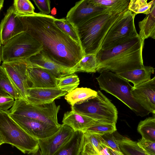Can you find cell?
<instances>
[{
	"instance_id": "1",
	"label": "cell",
	"mask_w": 155,
	"mask_h": 155,
	"mask_svg": "<svg viewBox=\"0 0 155 155\" xmlns=\"http://www.w3.org/2000/svg\"><path fill=\"white\" fill-rule=\"evenodd\" d=\"M19 17L23 32L41 45L44 53L55 63L72 70L85 56L81 45L55 24L53 16L35 13Z\"/></svg>"
},
{
	"instance_id": "2",
	"label": "cell",
	"mask_w": 155,
	"mask_h": 155,
	"mask_svg": "<svg viewBox=\"0 0 155 155\" xmlns=\"http://www.w3.org/2000/svg\"><path fill=\"white\" fill-rule=\"evenodd\" d=\"M144 41L139 36L111 49L100 50L96 54V72L116 73L143 67Z\"/></svg>"
},
{
	"instance_id": "3",
	"label": "cell",
	"mask_w": 155,
	"mask_h": 155,
	"mask_svg": "<svg viewBox=\"0 0 155 155\" xmlns=\"http://www.w3.org/2000/svg\"><path fill=\"white\" fill-rule=\"evenodd\" d=\"M124 12H115L107 9L76 28L85 55L96 54L107 32Z\"/></svg>"
},
{
	"instance_id": "4",
	"label": "cell",
	"mask_w": 155,
	"mask_h": 155,
	"mask_svg": "<svg viewBox=\"0 0 155 155\" xmlns=\"http://www.w3.org/2000/svg\"><path fill=\"white\" fill-rule=\"evenodd\" d=\"M96 79L101 90L116 97L137 115L143 117L150 113L139 105L132 97L130 91L133 86L128 81L116 73L109 71L101 73Z\"/></svg>"
},
{
	"instance_id": "5",
	"label": "cell",
	"mask_w": 155,
	"mask_h": 155,
	"mask_svg": "<svg viewBox=\"0 0 155 155\" xmlns=\"http://www.w3.org/2000/svg\"><path fill=\"white\" fill-rule=\"evenodd\" d=\"M0 134L4 143L15 147L24 154H31L39 148L38 140L26 132L8 111L0 109Z\"/></svg>"
},
{
	"instance_id": "6",
	"label": "cell",
	"mask_w": 155,
	"mask_h": 155,
	"mask_svg": "<svg viewBox=\"0 0 155 155\" xmlns=\"http://www.w3.org/2000/svg\"><path fill=\"white\" fill-rule=\"evenodd\" d=\"M71 110L97 122L116 124L118 112L114 105L100 91L96 96L71 107Z\"/></svg>"
},
{
	"instance_id": "7",
	"label": "cell",
	"mask_w": 155,
	"mask_h": 155,
	"mask_svg": "<svg viewBox=\"0 0 155 155\" xmlns=\"http://www.w3.org/2000/svg\"><path fill=\"white\" fill-rule=\"evenodd\" d=\"M42 50L41 45L30 35L23 32L2 45V61L9 62L26 61Z\"/></svg>"
},
{
	"instance_id": "8",
	"label": "cell",
	"mask_w": 155,
	"mask_h": 155,
	"mask_svg": "<svg viewBox=\"0 0 155 155\" xmlns=\"http://www.w3.org/2000/svg\"><path fill=\"white\" fill-rule=\"evenodd\" d=\"M60 107L54 101L49 104L35 105L21 98L15 100L12 106L7 111L10 115H20L59 127L61 124L58 123L57 116Z\"/></svg>"
},
{
	"instance_id": "9",
	"label": "cell",
	"mask_w": 155,
	"mask_h": 155,
	"mask_svg": "<svg viewBox=\"0 0 155 155\" xmlns=\"http://www.w3.org/2000/svg\"><path fill=\"white\" fill-rule=\"evenodd\" d=\"M135 16L128 9L124 12L107 32L100 50L111 49L139 36L134 25Z\"/></svg>"
},
{
	"instance_id": "10",
	"label": "cell",
	"mask_w": 155,
	"mask_h": 155,
	"mask_svg": "<svg viewBox=\"0 0 155 155\" xmlns=\"http://www.w3.org/2000/svg\"><path fill=\"white\" fill-rule=\"evenodd\" d=\"M27 67L25 61L2 62L0 66L22 98L26 102L27 90L30 88L26 75Z\"/></svg>"
},
{
	"instance_id": "11",
	"label": "cell",
	"mask_w": 155,
	"mask_h": 155,
	"mask_svg": "<svg viewBox=\"0 0 155 155\" xmlns=\"http://www.w3.org/2000/svg\"><path fill=\"white\" fill-rule=\"evenodd\" d=\"M107 9L98 6L93 0H81L70 9L65 18L76 28L96 14Z\"/></svg>"
},
{
	"instance_id": "12",
	"label": "cell",
	"mask_w": 155,
	"mask_h": 155,
	"mask_svg": "<svg viewBox=\"0 0 155 155\" xmlns=\"http://www.w3.org/2000/svg\"><path fill=\"white\" fill-rule=\"evenodd\" d=\"M10 115L26 132L38 140L50 136L56 132L60 127L20 115Z\"/></svg>"
},
{
	"instance_id": "13",
	"label": "cell",
	"mask_w": 155,
	"mask_h": 155,
	"mask_svg": "<svg viewBox=\"0 0 155 155\" xmlns=\"http://www.w3.org/2000/svg\"><path fill=\"white\" fill-rule=\"evenodd\" d=\"M130 92L139 105L155 115V77L135 87L133 86Z\"/></svg>"
},
{
	"instance_id": "14",
	"label": "cell",
	"mask_w": 155,
	"mask_h": 155,
	"mask_svg": "<svg viewBox=\"0 0 155 155\" xmlns=\"http://www.w3.org/2000/svg\"><path fill=\"white\" fill-rule=\"evenodd\" d=\"M74 131L63 124L54 134L48 137L38 139L39 148L43 155H53L71 137Z\"/></svg>"
},
{
	"instance_id": "15",
	"label": "cell",
	"mask_w": 155,
	"mask_h": 155,
	"mask_svg": "<svg viewBox=\"0 0 155 155\" xmlns=\"http://www.w3.org/2000/svg\"><path fill=\"white\" fill-rule=\"evenodd\" d=\"M23 32L22 22L12 5L7 10L0 24L1 44L4 45L11 38Z\"/></svg>"
},
{
	"instance_id": "16",
	"label": "cell",
	"mask_w": 155,
	"mask_h": 155,
	"mask_svg": "<svg viewBox=\"0 0 155 155\" xmlns=\"http://www.w3.org/2000/svg\"><path fill=\"white\" fill-rule=\"evenodd\" d=\"M27 64L26 75L30 88H57L56 78L51 73Z\"/></svg>"
},
{
	"instance_id": "17",
	"label": "cell",
	"mask_w": 155,
	"mask_h": 155,
	"mask_svg": "<svg viewBox=\"0 0 155 155\" xmlns=\"http://www.w3.org/2000/svg\"><path fill=\"white\" fill-rule=\"evenodd\" d=\"M25 61L28 64L47 70L56 78L74 73L72 69L62 66L52 61L42 50Z\"/></svg>"
},
{
	"instance_id": "18",
	"label": "cell",
	"mask_w": 155,
	"mask_h": 155,
	"mask_svg": "<svg viewBox=\"0 0 155 155\" xmlns=\"http://www.w3.org/2000/svg\"><path fill=\"white\" fill-rule=\"evenodd\" d=\"M67 93L57 88H29L27 90V100L32 104H49Z\"/></svg>"
},
{
	"instance_id": "19",
	"label": "cell",
	"mask_w": 155,
	"mask_h": 155,
	"mask_svg": "<svg viewBox=\"0 0 155 155\" xmlns=\"http://www.w3.org/2000/svg\"><path fill=\"white\" fill-rule=\"evenodd\" d=\"M62 122L74 131L84 132L97 122L89 117L71 110L64 113Z\"/></svg>"
},
{
	"instance_id": "20",
	"label": "cell",
	"mask_w": 155,
	"mask_h": 155,
	"mask_svg": "<svg viewBox=\"0 0 155 155\" xmlns=\"http://www.w3.org/2000/svg\"><path fill=\"white\" fill-rule=\"evenodd\" d=\"M154 68L151 66L143 67L116 73L128 82H131L135 87L151 79V76L154 73Z\"/></svg>"
},
{
	"instance_id": "21",
	"label": "cell",
	"mask_w": 155,
	"mask_h": 155,
	"mask_svg": "<svg viewBox=\"0 0 155 155\" xmlns=\"http://www.w3.org/2000/svg\"><path fill=\"white\" fill-rule=\"evenodd\" d=\"M84 136L82 131H74L53 155H80L83 147Z\"/></svg>"
},
{
	"instance_id": "22",
	"label": "cell",
	"mask_w": 155,
	"mask_h": 155,
	"mask_svg": "<svg viewBox=\"0 0 155 155\" xmlns=\"http://www.w3.org/2000/svg\"><path fill=\"white\" fill-rule=\"evenodd\" d=\"M140 29L139 36L144 41L151 38L155 39V2L152 5L150 13L138 23Z\"/></svg>"
},
{
	"instance_id": "23",
	"label": "cell",
	"mask_w": 155,
	"mask_h": 155,
	"mask_svg": "<svg viewBox=\"0 0 155 155\" xmlns=\"http://www.w3.org/2000/svg\"><path fill=\"white\" fill-rule=\"evenodd\" d=\"M97 91L87 87L76 88L65 96V99L71 106L79 104L92 98L97 94Z\"/></svg>"
},
{
	"instance_id": "24",
	"label": "cell",
	"mask_w": 155,
	"mask_h": 155,
	"mask_svg": "<svg viewBox=\"0 0 155 155\" xmlns=\"http://www.w3.org/2000/svg\"><path fill=\"white\" fill-rule=\"evenodd\" d=\"M115 138L116 143L124 155H148L138 146L137 142L127 137Z\"/></svg>"
},
{
	"instance_id": "25",
	"label": "cell",
	"mask_w": 155,
	"mask_h": 155,
	"mask_svg": "<svg viewBox=\"0 0 155 155\" xmlns=\"http://www.w3.org/2000/svg\"><path fill=\"white\" fill-rule=\"evenodd\" d=\"M96 54H90L85 55L72 69L74 73L77 72L95 73L97 67Z\"/></svg>"
},
{
	"instance_id": "26",
	"label": "cell",
	"mask_w": 155,
	"mask_h": 155,
	"mask_svg": "<svg viewBox=\"0 0 155 155\" xmlns=\"http://www.w3.org/2000/svg\"><path fill=\"white\" fill-rule=\"evenodd\" d=\"M137 130L142 138L155 142V117H149L140 121Z\"/></svg>"
},
{
	"instance_id": "27",
	"label": "cell",
	"mask_w": 155,
	"mask_h": 155,
	"mask_svg": "<svg viewBox=\"0 0 155 155\" xmlns=\"http://www.w3.org/2000/svg\"><path fill=\"white\" fill-rule=\"evenodd\" d=\"M56 80L57 88L68 93L77 88L80 82L78 75L74 73L56 78Z\"/></svg>"
},
{
	"instance_id": "28",
	"label": "cell",
	"mask_w": 155,
	"mask_h": 155,
	"mask_svg": "<svg viewBox=\"0 0 155 155\" xmlns=\"http://www.w3.org/2000/svg\"><path fill=\"white\" fill-rule=\"evenodd\" d=\"M97 5L113 11L123 12L128 9L130 0H93Z\"/></svg>"
},
{
	"instance_id": "29",
	"label": "cell",
	"mask_w": 155,
	"mask_h": 155,
	"mask_svg": "<svg viewBox=\"0 0 155 155\" xmlns=\"http://www.w3.org/2000/svg\"><path fill=\"white\" fill-rule=\"evenodd\" d=\"M15 12L19 17L29 16L35 14V8L28 0H15L12 5Z\"/></svg>"
},
{
	"instance_id": "30",
	"label": "cell",
	"mask_w": 155,
	"mask_h": 155,
	"mask_svg": "<svg viewBox=\"0 0 155 155\" xmlns=\"http://www.w3.org/2000/svg\"><path fill=\"white\" fill-rule=\"evenodd\" d=\"M147 0H130L128 9L134 13H143L146 15L149 14L153 4L155 2L153 0L148 3Z\"/></svg>"
},
{
	"instance_id": "31",
	"label": "cell",
	"mask_w": 155,
	"mask_h": 155,
	"mask_svg": "<svg viewBox=\"0 0 155 155\" xmlns=\"http://www.w3.org/2000/svg\"><path fill=\"white\" fill-rule=\"evenodd\" d=\"M54 23L64 32L81 45L76 29L65 18L61 19L55 18Z\"/></svg>"
},
{
	"instance_id": "32",
	"label": "cell",
	"mask_w": 155,
	"mask_h": 155,
	"mask_svg": "<svg viewBox=\"0 0 155 155\" xmlns=\"http://www.w3.org/2000/svg\"><path fill=\"white\" fill-rule=\"evenodd\" d=\"M0 89L3 90L15 100L22 98L4 72L0 68Z\"/></svg>"
},
{
	"instance_id": "33",
	"label": "cell",
	"mask_w": 155,
	"mask_h": 155,
	"mask_svg": "<svg viewBox=\"0 0 155 155\" xmlns=\"http://www.w3.org/2000/svg\"><path fill=\"white\" fill-rule=\"evenodd\" d=\"M117 130L116 123H107L96 122L86 131L101 135L112 134Z\"/></svg>"
},
{
	"instance_id": "34",
	"label": "cell",
	"mask_w": 155,
	"mask_h": 155,
	"mask_svg": "<svg viewBox=\"0 0 155 155\" xmlns=\"http://www.w3.org/2000/svg\"><path fill=\"white\" fill-rule=\"evenodd\" d=\"M85 140L90 143L100 153L102 144L101 135L91 133L87 131L84 132Z\"/></svg>"
},
{
	"instance_id": "35",
	"label": "cell",
	"mask_w": 155,
	"mask_h": 155,
	"mask_svg": "<svg viewBox=\"0 0 155 155\" xmlns=\"http://www.w3.org/2000/svg\"><path fill=\"white\" fill-rule=\"evenodd\" d=\"M15 99L2 90L0 89V109L7 111L12 106Z\"/></svg>"
},
{
	"instance_id": "36",
	"label": "cell",
	"mask_w": 155,
	"mask_h": 155,
	"mask_svg": "<svg viewBox=\"0 0 155 155\" xmlns=\"http://www.w3.org/2000/svg\"><path fill=\"white\" fill-rule=\"evenodd\" d=\"M137 143L148 155H155V142L142 138Z\"/></svg>"
},
{
	"instance_id": "37",
	"label": "cell",
	"mask_w": 155,
	"mask_h": 155,
	"mask_svg": "<svg viewBox=\"0 0 155 155\" xmlns=\"http://www.w3.org/2000/svg\"><path fill=\"white\" fill-rule=\"evenodd\" d=\"M101 141L105 146L109 147L116 151L121 152L119 146L116 142L115 137L113 133L102 135Z\"/></svg>"
},
{
	"instance_id": "38",
	"label": "cell",
	"mask_w": 155,
	"mask_h": 155,
	"mask_svg": "<svg viewBox=\"0 0 155 155\" xmlns=\"http://www.w3.org/2000/svg\"><path fill=\"white\" fill-rule=\"evenodd\" d=\"M35 4L42 13L48 14L51 12V1L49 0H33Z\"/></svg>"
},
{
	"instance_id": "39",
	"label": "cell",
	"mask_w": 155,
	"mask_h": 155,
	"mask_svg": "<svg viewBox=\"0 0 155 155\" xmlns=\"http://www.w3.org/2000/svg\"><path fill=\"white\" fill-rule=\"evenodd\" d=\"M99 154L100 155H110L108 151L107 147L103 143L101 145V149Z\"/></svg>"
},
{
	"instance_id": "40",
	"label": "cell",
	"mask_w": 155,
	"mask_h": 155,
	"mask_svg": "<svg viewBox=\"0 0 155 155\" xmlns=\"http://www.w3.org/2000/svg\"><path fill=\"white\" fill-rule=\"evenodd\" d=\"M107 147L108 151L110 155H124L121 152L116 151L109 147Z\"/></svg>"
},
{
	"instance_id": "41",
	"label": "cell",
	"mask_w": 155,
	"mask_h": 155,
	"mask_svg": "<svg viewBox=\"0 0 155 155\" xmlns=\"http://www.w3.org/2000/svg\"><path fill=\"white\" fill-rule=\"evenodd\" d=\"M31 155H43L42 152L39 148L36 151L31 154Z\"/></svg>"
},
{
	"instance_id": "42",
	"label": "cell",
	"mask_w": 155,
	"mask_h": 155,
	"mask_svg": "<svg viewBox=\"0 0 155 155\" xmlns=\"http://www.w3.org/2000/svg\"><path fill=\"white\" fill-rule=\"evenodd\" d=\"M80 155H90V154L87 152L85 151L83 149V147L80 153Z\"/></svg>"
},
{
	"instance_id": "43",
	"label": "cell",
	"mask_w": 155,
	"mask_h": 155,
	"mask_svg": "<svg viewBox=\"0 0 155 155\" xmlns=\"http://www.w3.org/2000/svg\"><path fill=\"white\" fill-rule=\"evenodd\" d=\"M51 14L52 15H55L57 13V9L54 7L51 11Z\"/></svg>"
},
{
	"instance_id": "44",
	"label": "cell",
	"mask_w": 155,
	"mask_h": 155,
	"mask_svg": "<svg viewBox=\"0 0 155 155\" xmlns=\"http://www.w3.org/2000/svg\"><path fill=\"white\" fill-rule=\"evenodd\" d=\"M4 1L3 0V1L0 4V11L1 10V9H2V8L3 7V4H4ZM0 45H2V44H1V41H0Z\"/></svg>"
},
{
	"instance_id": "45",
	"label": "cell",
	"mask_w": 155,
	"mask_h": 155,
	"mask_svg": "<svg viewBox=\"0 0 155 155\" xmlns=\"http://www.w3.org/2000/svg\"><path fill=\"white\" fill-rule=\"evenodd\" d=\"M4 143L2 138L0 134V146L2 144Z\"/></svg>"
},
{
	"instance_id": "46",
	"label": "cell",
	"mask_w": 155,
	"mask_h": 155,
	"mask_svg": "<svg viewBox=\"0 0 155 155\" xmlns=\"http://www.w3.org/2000/svg\"><path fill=\"white\" fill-rule=\"evenodd\" d=\"M1 47L2 45H0V66L1 61H2V56H1Z\"/></svg>"
},
{
	"instance_id": "47",
	"label": "cell",
	"mask_w": 155,
	"mask_h": 155,
	"mask_svg": "<svg viewBox=\"0 0 155 155\" xmlns=\"http://www.w3.org/2000/svg\"><path fill=\"white\" fill-rule=\"evenodd\" d=\"M3 0H0V4L2 2Z\"/></svg>"
}]
</instances>
